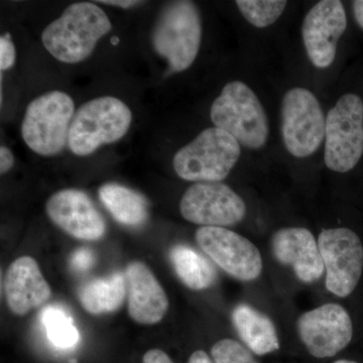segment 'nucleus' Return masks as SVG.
<instances>
[{"instance_id":"nucleus-1","label":"nucleus","mask_w":363,"mask_h":363,"mask_svg":"<svg viewBox=\"0 0 363 363\" xmlns=\"http://www.w3.org/2000/svg\"><path fill=\"white\" fill-rule=\"evenodd\" d=\"M111 28V20L97 4L76 2L43 30L42 42L55 59L77 64L92 54Z\"/></svg>"},{"instance_id":"nucleus-2","label":"nucleus","mask_w":363,"mask_h":363,"mask_svg":"<svg viewBox=\"0 0 363 363\" xmlns=\"http://www.w3.org/2000/svg\"><path fill=\"white\" fill-rule=\"evenodd\" d=\"M133 113L118 98H95L79 107L72 121L68 145L79 157L89 156L101 145L118 142L130 130Z\"/></svg>"},{"instance_id":"nucleus-3","label":"nucleus","mask_w":363,"mask_h":363,"mask_svg":"<svg viewBox=\"0 0 363 363\" xmlns=\"http://www.w3.org/2000/svg\"><path fill=\"white\" fill-rule=\"evenodd\" d=\"M215 128L226 131L240 145L259 150L269 138V121L257 94L240 81L227 83L210 111Z\"/></svg>"},{"instance_id":"nucleus-4","label":"nucleus","mask_w":363,"mask_h":363,"mask_svg":"<svg viewBox=\"0 0 363 363\" xmlns=\"http://www.w3.org/2000/svg\"><path fill=\"white\" fill-rule=\"evenodd\" d=\"M202 39L199 9L192 1L169 2L162 9L152 32L155 51L179 73L194 63Z\"/></svg>"},{"instance_id":"nucleus-5","label":"nucleus","mask_w":363,"mask_h":363,"mask_svg":"<svg viewBox=\"0 0 363 363\" xmlns=\"http://www.w3.org/2000/svg\"><path fill=\"white\" fill-rule=\"evenodd\" d=\"M241 155L238 140L218 128L203 130L176 152L174 169L181 179L198 183L223 181Z\"/></svg>"},{"instance_id":"nucleus-6","label":"nucleus","mask_w":363,"mask_h":363,"mask_svg":"<svg viewBox=\"0 0 363 363\" xmlns=\"http://www.w3.org/2000/svg\"><path fill=\"white\" fill-rule=\"evenodd\" d=\"M75 104L62 91H51L33 99L21 123L26 145L40 156L59 154L68 143Z\"/></svg>"},{"instance_id":"nucleus-7","label":"nucleus","mask_w":363,"mask_h":363,"mask_svg":"<svg viewBox=\"0 0 363 363\" xmlns=\"http://www.w3.org/2000/svg\"><path fill=\"white\" fill-rule=\"evenodd\" d=\"M363 155V102L348 93L326 117L324 160L327 168L346 173L354 168Z\"/></svg>"},{"instance_id":"nucleus-8","label":"nucleus","mask_w":363,"mask_h":363,"mask_svg":"<svg viewBox=\"0 0 363 363\" xmlns=\"http://www.w3.org/2000/svg\"><path fill=\"white\" fill-rule=\"evenodd\" d=\"M326 118L311 91L289 90L281 104V135L286 149L296 157L311 156L325 140Z\"/></svg>"},{"instance_id":"nucleus-9","label":"nucleus","mask_w":363,"mask_h":363,"mask_svg":"<svg viewBox=\"0 0 363 363\" xmlns=\"http://www.w3.org/2000/svg\"><path fill=\"white\" fill-rule=\"evenodd\" d=\"M326 272L325 286L333 295L346 298L354 292L363 271V245L350 228L325 229L318 238Z\"/></svg>"},{"instance_id":"nucleus-10","label":"nucleus","mask_w":363,"mask_h":363,"mask_svg":"<svg viewBox=\"0 0 363 363\" xmlns=\"http://www.w3.org/2000/svg\"><path fill=\"white\" fill-rule=\"evenodd\" d=\"M182 216L202 227L236 225L247 214V205L225 184L196 183L184 193L180 202Z\"/></svg>"},{"instance_id":"nucleus-11","label":"nucleus","mask_w":363,"mask_h":363,"mask_svg":"<svg viewBox=\"0 0 363 363\" xmlns=\"http://www.w3.org/2000/svg\"><path fill=\"white\" fill-rule=\"evenodd\" d=\"M195 238L202 252L233 278L252 281L262 274L259 248L245 236L223 227H200Z\"/></svg>"},{"instance_id":"nucleus-12","label":"nucleus","mask_w":363,"mask_h":363,"mask_svg":"<svg viewBox=\"0 0 363 363\" xmlns=\"http://www.w3.org/2000/svg\"><path fill=\"white\" fill-rule=\"evenodd\" d=\"M297 329L305 347L316 358L334 357L347 347L353 337L350 313L334 303L304 313L298 319Z\"/></svg>"},{"instance_id":"nucleus-13","label":"nucleus","mask_w":363,"mask_h":363,"mask_svg":"<svg viewBox=\"0 0 363 363\" xmlns=\"http://www.w3.org/2000/svg\"><path fill=\"white\" fill-rule=\"evenodd\" d=\"M346 28L345 9L339 0H323L310 9L303 23L302 35L313 65L319 69L331 66Z\"/></svg>"},{"instance_id":"nucleus-14","label":"nucleus","mask_w":363,"mask_h":363,"mask_svg":"<svg viewBox=\"0 0 363 363\" xmlns=\"http://www.w3.org/2000/svg\"><path fill=\"white\" fill-rule=\"evenodd\" d=\"M45 212L55 225L72 238L94 241L104 238L106 223L89 196L77 189H64L45 203Z\"/></svg>"},{"instance_id":"nucleus-15","label":"nucleus","mask_w":363,"mask_h":363,"mask_svg":"<svg viewBox=\"0 0 363 363\" xmlns=\"http://www.w3.org/2000/svg\"><path fill=\"white\" fill-rule=\"evenodd\" d=\"M272 250L279 264L292 267L295 276L303 283H315L323 277L325 267L319 245L309 229H279L272 235Z\"/></svg>"},{"instance_id":"nucleus-16","label":"nucleus","mask_w":363,"mask_h":363,"mask_svg":"<svg viewBox=\"0 0 363 363\" xmlns=\"http://www.w3.org/2000/svg\"><path fill=\"white\" fill-rule=\"evenodd\" d=\"M128 293V314L138 324L161 322L169 309L164 289L147 264L133 262L124 272Z\"/></svg>"},{"instance_id":"nucleus-17","label":"nucleus","mask_w":363,"mask_h":363,"mask_svg":"<svg viewBox=\"0 0 363 363\" xmlns=\"http://www.w3.org/2000/svg\"><path fill=\"white\" fill-rule=\"evenodd\" d=\"M4 293L9 309L18 316L45 304L52 297L51 286L37 260L28 255L18 257L7 269Z\"/></svg>"},{"instance_id":"nucleus-18","label":"nucleus","mask_w":363,"mask_h":363,"mask_svg":"<svg viewBox=\"0 0 363 363\" xmlns=\"http://www.w3.org/2000/svg\"><path fill=\"white\" fill-rule=\"evenodd\" d=\"M233 322L241 340L255 354L266 355L279 350L274 322L252 306L238 305L233 310Z\"/></svg>"},{"instance_id":"nucleus-19","label":"nucleus","mask_w":363,"mask_h":363,"mask_svg":"<svg viewBox=\"0 0 363 363\" xmlns=\"http://www.w3.org/2000/svg\"><path fill=\"white\" fill-rule=\"evenodd\" d=\"M126 294L125 277L121 272H114L106 278L93 279L81 286L78 298L86 311L102 315L119 309Z\"/></svg>"},{"instance_id":"nucleus-20","label":"nucleus","mask_w":363,"mask_h":363,"mask_svg":"<svg viewBox=\"0 0 363 363\" xmlns=\"http://www.w3.org/2000/svg\"><path fill=\"white\" fill-rule=\"evenodd\" d=\"M99 198L109 213L125 226H140L147 220V203L135 191L116 183H107L99 189Z\"/></svg>"},{"instance_id":"nucleus-21","label":"nucleus","mask_w":363,"mask_h":363,"mask_svg":"<svg viewBox=\"0 0 363 363\" xmlns=\"http://www.w3.org/2000/svg\"><path fill=\"white\" fill-rule=\"evenodd\" d=\"M169 259L182 283L193 291L206 290L213 285L216 271L209 260L187 245L172 247Z\"/></svg>"},{"instance_id":"nucleus-22","label":"nucleus","mask_w":363,"mask_h":363,"mask_svg":"<svg viewBox=\"0 0 363 363\" xmlns=\"http://www.w3.org/2000/svg\"><path fill=\"white\" fill-rule=\"evenodd\" d=\"M43 324L50 342L59 350H70L77 345L80 334L73 319L59 306H48L43 310Z\"/></svg>"},{"instance_id":"nucleus-23","label":"nucleus","mask_w":363,"mask_h":363,"mask_svg":"<svg viewBox=\"0 0 363 363\" xmlns=\"http://www.w3.org/2000/svg\"><path fill=\"white\" fill-rule=\"evenodd\" d=\"M235 4L243 18L259 28L276 23L286 6L285 0H238Z\"/></svg>"},{"instance_id":"nucleus-24","label":"nucleus","mask_w":363,"mask_h":363,"mask_svg":"<svg viewBox=\"0 0 363 363\" xmlns=\"http://www.w3.org/2000/svg\"><path fill=\"white\" fill-rule=\"evenodd\" d=\"M214 363H259L250 350L234 339H222L211 348Z\"/></svg>"},{"instance_id":"nucleus-25","label":"nucleus","mask_w":363,"mask_h":363,"mask_svg":"<svg viewBox=\"0 0 363 363\" xmlns=\"http://www.w3.org/2000/svg\"><path fill=\"white\" fill-rule=\"evenodd\" d=\"M16 48L9 35L0 38V69L1 71L9 70L16 63Z\"/></svg>"},{"instance_id":"nucleus-26","label":"nucleus","mask_w":363,"mask_h":363,"mask_svg":"<svg viewBox=\"0 0 363 363\" xmlns=\"http://www.w3.org/2000/svg\"><path fill=\"white\" fill-rule=\"evenodd\" d=\"M94 253L88 248H80L72 255L71 267L77 272H86L94 264Z\"/></svg>"},{"instance_id":"nucleus-27","label":"nucleus","mask_w":363,"mask_h":363,"mask_svg":"<svg viewBox=\"0 0 363 363\" xmlns=\"http://www.w3.org/2000/svg\"><path fill=\"white\" fill-rule=\"evenodd\" d=\"M14 164L13 152L9 147L2 145L0 147V173L4 175L7 172L11 171Z\"/></svg>"},{"instance_id":"nucleus-28","label":"nucleus","mask_w":363,"mask_h":363,"mask_svg":"<svg viewBox=\"0 0 363 363\" xmlns=\"http://www.w3.org/2000/svg\"><path fill=\"white\" fill-rule=\"evenodd\" d=\"M143 363H174V362L164 351L152 350L143 355Z\"/></svg>"},{"instance_id":"nucleus-29","label":"nucleus","mask_w":363,"mask_h":363,"mask_svg":"<svg viewBox=\"0 0 363 363\" xmlns=\"http://www.w3.org/2000/svg\"><path fill=\"white\" fill-rule=\"evenodd\" d=\"M95 4H106V6L121 7V9H130L138 4H143L142 1H135V0H107V1H97Z\"/></svg>"},{"instance_id":"nucleus-30","label":"nucleus","mask_w":363,"mask_h":363,"mask_svg":"<svg viewBox=\"0 0 363 363\" xmlns=\"http://www.w3.org/2000/svg\"><path fill=\"white\" fill-rule=\"evenodd\" d=\"M188 363H214L205 351L197 350L192 353Z\"/></svg>"},{"instance_id":"nucleus-31","label":"nucleus","mask_w":363,"mask_h":363,"mask_svg":"<svg viewBox=\"0 0 363 363\" xmlns=\"http://www.w3.org/2000/svg\"><path fill=\"white\" fill-rule=\"evenodd\" d=\"M352 6L357 23L363 28V0H357V1H353Z\"/></svg>"},{"instance_id":"nucleus-32","label":"nucleus","mask_w":363,"mask_h":363,"mask_svg":"<svg viewBox=\"0 0 363 363\" xmlns=\"http://www.w3.org/2000/svg\"><path fill=\"white\" fill-rule=\"evenodd\" d=\"M334 363H357V362H353V360L341 359V360H338V362H336Z\"/></svg>"},{"instance_id":"nucleus-33","label":"nucleus","mask_w":363,"mask_h":363,"mask_svg":"<svg viewBox=\"0 0 363 363\" xmlns=\"http://www.w3.org/2000/svg\"><path fill=\"white\" fill-rule=\"evenodd\" d=\"M70 363H77V360L76 359H72Z\"/></svg>"}]
</instances>
